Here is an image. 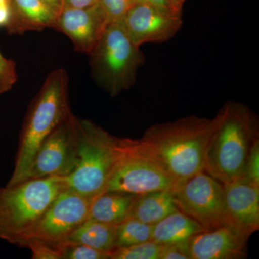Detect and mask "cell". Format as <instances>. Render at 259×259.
<instances>
[{
  "instance_id": "6da1fadb",
  "label": "cell",
  "mask_w": 259,
  "mask_h": 259,
  "mask_svg": "<svg viewBox=\"0 0 259 259\" xmlns=\"http://www.w3.org/2000/svg\"><path fill=\"white\" fill-rule=\"evenodd\" d=\"M224 112L223 105L213 118L192 115L155 124L137 140L138 144L178 185L204 171L207 146Z\"/></svg>"
},
{
  "instance_id": "7a4b0ae2",
  "label": "cell",
  "mask_w": 259,
  "mask_h": 259,
  "mask_svg": "<svg viewBox=\"0 0 259 259\" xmlns=\"http://www.w3.org/2000/svg\"><path fill=\"white\" fill-rule=\"evenodd\" d=\"M71 113L67 72L64 69L53 70L32 100L25 115L14 170L8 185H16L27 180L37 148Z\"/></svg>"
},
{
  "instance_id": "3957f363",
  "label": "cell",
  "mask_w": 259,
  "mask_h": 259,
  "mask_svg": "<svg viewBox=\"0 0 259 259\" xmlns=\"http://www.w3.org/2000/svg\"><path fill=\"white\" fill-rule=\"evenodd\" d=\"M224 107L222 120L207 146L204 171L226 184L241 180L250 148L259 139V129L258 117L247 105L229 101Z\"/></svg>"
},
{
  "instance_id": "277c9868",
  "label": "cell",
  "mask_w": 259,
  "mask_h": 259,
  "mask_svg": "<svg viewBox=\"0 0 259 259\" xmlns=\"http://www.w3.org/2000/svg\"><path fill=\"white\" fill-rule=\"evenodd\" d=\"M127 139H119L88 120L78 122V161L65 177L70 190L90 198L106 191L117 163L125 152Z\"/></svg>"
},
{
  "instance_id": "5b68a950",
  "label": "cell",
  "mask_w": 259,
  "mask_h": 259,
  "mask_svg": "<svg viewBox=\"0 0 259 259\" xmlns=\"http://www.w3.org/2000/svg\"><path fill=\"white\" fill-rule=\"evenodd\" d=\"M66 189L63 177L28 179L0 187V238L20 246L51 202Z\"/></svg>"
},
{
  "instance_id": "8992f818",
  "label": "cell",
  "mask_w": 259,
  "mask_h": 259,
  "mask_svg": "<svg viewBox=\"0 0 259 259\" xmlns=\"http://www.w3.org/2000/svg\"><path fill=\"white\" fill-rule=\"evenodd\" d=\"M90 56L94 79L111 97L132 88L146 57L130 38L122 21L112 23Z\"/></svg>"
},
{
  "instance_id": "52a82bcc",
  "label": "cell",
  "mask_w": 259,
  "mask_h": 259,
  "mask_svg": "<svg viewBox=\"0 0 259 259\" xmlns=\"http://www.w3.org/2000/svg\"><path fill=\"white\" fill-rule=\"evenodd\" d=\"M179 210L205 230L230 225L223 184L204 171L179 183L172 190Z\"/></svg>"
},
{
  "instance_id": "ba28073f",
  "label": "cell",
  "mask_w": 259,
  "mask_h": 259,
  "mask_svg": "<svg viewBox=\"0 0 259 259\" xmlns=\"http://www.w3.org/2000/svg\"><path fill=\"white\" fill-rule=\"evenodd\" d=\"M177 185L159 163L140 148L137 140L127 139L125 152L105 192L141 195L156 191L173 190Z\"/></svg>"
},
{
  "instance_id": "9c48e42d",
  "label": "cell",
  "mask_w": 259,
  "mask_h": 259,
  "mask_svg": "<svg viewBox=\"0 0 259 259\" xmlns=\"http://www.w3.org/2000/svg\"><path fill=\"white\" fill-rule=\"evenodd\" d=\"M78 122L72 113L44 139L32 158L28 179L66 177L77 166Z\"/></svg>"
},
{
  "instance_id": "30bf717a",
  "label": "cell",
  "mask_w": 259,
  "mask_h": 259,
  "mask_svg": "<svg viewBox=\"0 0 259 259\" xmlns=\"http://www.w3.org/2000/svg\"><path fill=\"white\" fill-rule=\"evenodd\" d=\"M93 199L68 188L62 191L51 202L25 240L37 238L62 246L71 233L90 218Z\"/></svg>"
},
{
  "instance_id": "8fae6325",
  "label": "cell",
  "mask_w": 259,
  "mask_h": 259,
  "mask_svg": "<svg viewBox=\"0 0 259 259\" xmlns=\"http://www.w3.org/2000/svg\"><path fill=\"white\" fill-rule=\"evenodd\" d=\"M131 40L138 47L171 40L183 25L182 13L148 5H132L122 20Z\"/></svg>"
},
{
  "instance_id": "7c38bea8",
  "label": "cell",
  "mask_w": 259,
  "mask_h": 259,
  "mask_svg": "<svg viewBox=\"0 0 259 259\" xmlns=\"http://www.w3.org/2000/svg\"><path fill=\"white\" fill-rule=\"evenodd\" d=\"M101 5L97 2L88 8L64 6L56 18V30L63 32L75 50L90 54L97 45L109 25Z\"/></svg>"
},
{
  "instance_id": "4fadbf2b",
  "label": "cell",
  "mask_w": 259,
  "mask_h": 259,
  "mask_svg": "<svg viewBox=\"0 0 259 259\" xmlns=\"http://www.w3.org/2000/svg\"><path fill=\"white\" fill-rule=\"evenodd\" d=\"M248 235L231 225L205 230L188 240L190 259H242Z\"/></svg>"
},
{
  "instance_id": "5bb4252c",
  "label": "cell",
  "mask_w": 259,
  "mask_h": 259,
  "mask_svg": "<svg viewBox=\"0 0 259 259\" xmlns=\"http://www.w3.org/2000/svg\"><path fill=\"white\" fill-rule=\"evenodd\" d=\"M223 187L230 225L251 236L259 228V187L243 180Z\"/></svg>"
},
{
  "instance_id": "9a60e30c",
  "label": "cell",
  "mask_w": 259,
  "mask_h": 259,
  "mask_svg": "<svg viewBox=\"0 0 259 259\" xmlns=\"http://www.w3.org/2000/svg\"><path fill=\"white\" fill-rule=\"evenodd\" d=\"M10 21L5 28L10 35L56 30L57 15L41 0H10Z\"/></svg>"
},
{
  "instance_id": "2e32d148",
  "label": "cell",
  "mask_w": 259,
  "mask_h": 259,
  "mask_svg": "<svg viewBox=\"0 0 259 259\" xmlns=\"http://www.w3.org/2000/svg\"><path fill=\"white\" fill-rule=\"evenodd\" d=\"M138 195L105 192L93 199L90 218L100 222L117 225L129 218Z\"/></svg>"
},
{
  "instance_id": "e0dca14e",
  "label": "cell",
  "mask_w": 259,
  "mask_h": 259,
  "mask_svg": "<svg viewBox=\"0 0 259 259\" xmlns=\"http://www.w3.org/2000/svg\"><path fill=\"white\" fill-rule=\"evenodd\" d=\"M172 190H161L138 195L129 218L155 225L168 214L178 211Z\"/></svg>"
},
{
  "instance_id": "ac0fdd59",
  "label": "cell",
  "mask_w": 259,
  "mask_h": 259,
  "mask_svg": "<svg viewBox=\"0 0 259 259\" xmlns=\"http://www.w3.org/2000/svg\"><path fill=\"white\" fill-rule=\"evenodd\" d=\"M204 231L199 223L178 210L153 225L151 240L160 244L180 243Z\"/></svg>"
},
{
  "instance_id": "d6986e66",
  "label": "cell",
  "mask_w": 259,
  "mask_h": 259,
  "mask_svg": "<svg viewBox=\"0 0 259 259\" xmlns=\"http://www.w3.org/2000/svg\"><path fill=\"white\" fill-rule=\"evenodd\" d=\"M116 226L89 218L71 233L66 243L88 245L112 253L116 248Z\"/></svg>"
},
{
  "instance_id": "ffe728a7",
  "label": "cell",
  "mask_w": 259,
  "mask_h": 259,
  "mask_svg": "<svg viewBox=\"0 0 259 259\" xmlns=\"http://www.w3.org/2000/svg\"><path fill=\"white\" fill-rule=\"evenodd\" d=\"M153 226L132 218L119 223L116 226V248L151 241Z\"/></svg>"
},
{
  "instance_id": "44dd1931",
  "label": "cell",
  "mask_w": 259,
  "mask_h": 259,
  "mask_svg": "<svg viewBox=\"0 0 259 259\" xmlns=\"http://www.w3.org/2000/svg\"><path fill=\"white\" fill-rule=\"evenodd\" d=\"M162 248L163 244L151 240L132 246L115 248L110 259H161Z\"/></svg>"
},
{
  "instance_id": "7402d4cb",
  "label": "cell",
  "mask_w": 259,
  "mask_h": 259,
  "mask_svg": "<svg viewBox=\"0 0 259 259\" xmlns=\"http://www.w3.org/2000/svg\"><path fill=\"white\" fill-rule=\"evenodd\" d=\"M20 247L31 250L34 259H62V246H57L47 242L30 238L24 241Z\"/></svg>"
},
{
  "instance_id": "603a6c76",
  "label": "cell",
  "mask_w": 259,
  "mask_h": 259,
  "mask_svg": "<svg viewBox=\"0 0 259 259\" xmlns=\"http://www.w3.org/2000/svg\"><path fill=\"white\" fill-rule=\"evenodd\" d=\"M111 253L101 251L82 244L62 245V259H110Z\"/></svg>"
},
{
  "instance_id": "cb8c5ba5",
  "label": "cell",
  "mask_w": 259,
  "mask_h": 259,
  "mask_svg": "<svg viewBox=\"0 0 259 259\" xmlns=\"http://www.w3.org/2000/svg\"><path fill=\"white\" fill-rule=\"evenodd\" d=\"M18 79L15 61L5 57L0 52V95L10 91Z\"/></svg>"
},
{
  "instance_id": "d4e9b609",
  "label": "cell",
  "mask_w": 259,
  "mask_h": 259,
  "mask_svg": "<svg viewBox=\"0 0 259 259\" xmlns=\"http://www.w3.org/2000/svg\"><path fill=\"white\" fill-rule=\"evenodd\" d=\"M259 187V139L250 148L241 180Z\"/></svg>"
},
{
  "instance_id": "484cf974",
  "label": "cell",
  "mask_w": 259,
  "mask_h": 259,
  "mask_svg": "<svg viewBox=\"0 0 259 259\" xmlns=\"http://www.w3.org/2000/svg\"><path fill=\"white\" fill-rule=\"evenodd\" d=\"M109 23L122 21L131 8L130 0H98Z\"/></svg>"
},
{
  "instance_id": "4316f807",
  "label": "cell",
  "mask_w": 259,
  "mask_h": 259,
  "mask_svg": "<svg viewBox=\"0 0 259 259\" xmlns=\"http://www.w3.org/2000/svg\"><path fill=\"white\" fill-rule=\"evenodd\" d=\"M161 259H190L188 241L163 244Z\"/></svg>"
},
{
  "instance_id": "83f0119b",
  "label": "cell",
  "mask_w": 259,
  "mask_h": 259,
  "mask_svg": "<svg viewBox=\"0 0 259 259\" xmlns=\"http://www.w3.org/2000/svg\"><path fill=\"white\" fill-rule=\"evenodd\" d=\"M130 3L131 6L135 5H148L177 13H182V11L177 8L172 0H130Z\"/></svg>"
},
{
  "instance_id": "f1b7e54d",
  "label": "cell",
  "mask_w": 259,
  "mask_h": 259,
  "mask_svg": "<svg viewBox=\"0 0 259 259\" xmlns=\"http://www.w3.org/2000/svg\"><path fill=\"white\" fill-rule=\"evenodd\" d=\"M10 14V0H0V28H6L9 23Z\"/></svg>"
},
{
  "instance_id": "f546056e",
  "label": "cell",
  "mask_w": 259,
  "mask_h": 259,
  "mask_svg": "<svg viewBox=\"0 0 259 259\" xmlns=\"http://www.w3.org/2000/svg\"><path fill=\"white\" fill-rule=\"evenodd\" d=\"M64 6L83 8L95 5L98 2V0H64Z\"/></svg>"
},
{
  "instance_id": "4dcf8cb0",
  "label": "cell",
  "mask_w": 259,
  "mask_h": 259,
  "mask_svg": "<svg viewBox=\"0 0 259 259\" xmlns=\"http://www.w3.org/2000/svg\"><path fill=\"white\" fill-rule=\"evenodd\" d=\"M48 7L51 8L56 15H59L64 6V0H41Z\"/></svg>"
},
{
  "instance_id": "1f68e13d",
  "label": "cell",
  "mask_w": 259,
  "mask_h": 259,
  "mask_svg": "<svg viewBox=\"0 0 259 259\" xmlns=\"http://www.w3.org/2000/svg\"><path fill=\"white\" fill-rule=\"evenodd\" d=\"M172 1H173L174 4L176 5L177 8L182 10V7H183L186 0H172Z\"/></svg>"
}]
</instances>
